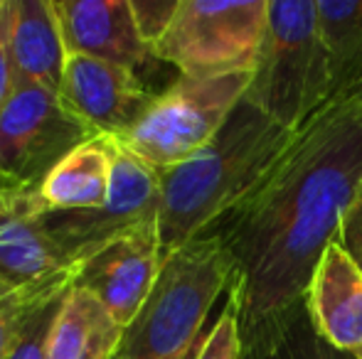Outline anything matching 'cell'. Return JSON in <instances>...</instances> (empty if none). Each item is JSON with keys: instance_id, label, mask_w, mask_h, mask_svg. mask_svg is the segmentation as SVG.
Returning a JSON list of instances; mask_svg holds the SVG:
<instances>
[{"instance_id": "1", "label": "cell", "mask_w": 362, "mask_h": 359, "mask_svg": "<svg viewBox=\"0 0 362 359\" xmlns=\"http://www.w3.org/2000/svg\"><path fill=\"white\" fill-rule=\"evenodd\" d=\"M360 192L362 77L291 130L257 185L205 231L232 264L227 298L237 305L244 350L305 303L315 264Z\"/></svg>"}, {"instance_id": "2", "label": "cell", "mask_w": 362, "mask_h": 359, "mask_svg": "<svg viewBox=\"0 0 362 359\" xmlns=\"http://www.w3.org/2000/svg\"><path fill=\"white\" fill-rule=\"evenodd\" d=\"M288 138L291 130L242 101L207 148L175 168L160 170L163 261L222 219L267 173Z\"/></svg>"}, {"instance_id": "3", "label": "cell", "mask_w": 362, "mask_h": 359, "mask_svg": "<svg viewBox=\"0 0 362 359\" xmlns=\"http://www.w3.org/2000/svg\"><path fill=\"white\" fill-rule=\"evenodd\" d=\"M229 281L232 264L217 236L200 234L173 251L144 310L126 327L116 359H190Z\"/></svg>"}, {"instance_id": "4", "label": "cell", "mask_w": 362, "mask_h": 359, "mask_svg": "<svg viewBox=\"0 0 362 359\" xmlns=\"http://www.w3.org/2000/svg\"><path fill=\"white\" fill-rule=\"evenodd\" d=\"M330 94L315 0H269L267 32L244 101L296 130Z\"/></svg>"}, {"instance_id": "5", "label": "cell", "mask_w": 362, "mask_h": 359, "mask_svg": "<svg viewBox=\"0 0 362 359\" xmlns=\"http://www.w3.org/2000/svg\"><path fill=\"white\" fill-rule=\"evenodd\" d=\"M249 84L252 72L175 79L119 140L156 170L175 168L212 143L244 101Z\"/></svg>"}, {"instance_id": "6", "label": "cell", "mask_w": 362, "mask_h": 359, "mask_svg": "<svg viewBox=\"0 0 362 359\" xmlns=\"http://www.w3.org/2000/svg\"><path fill=\"white\" fill-rule=\"evenodd\" d=\"M267 23L269 0H180L153 52L180 77L254 72Z\"/></svg>"}, {"instance_id": "7", "label": "cell", "mask_w": 362, "mask_h": 359, "mask_svg": "<svg viewBox=\"0 0 362 359\" xmlns=\"http://www.w3.org/2000/svg\"><path fill=\"white\" fill-rule=\"evenodd\" d=\"M96 135L57 91L18 87L0 116V190L35 192L59 160Z\"/></svg>"}, {"instance_id": "8", "label": "cell", "mask_w": 362, "mask_h": 359, "mask_svg": "<svg viewBox=\"0 0 362 359\" xmlns=\"http://www.w3.org/2000/svg\"><path fill=\"white\" fill-rule=\"evenodd\" d=\"M114 138V135H111ZM160 207V170L131 153L114 138V173L106 205L84 212H40L42 226L72 264L119 236L121 231L156 219Z\"/></svg>"}, {"instance_id": "9", "label": "cell", "mask_w": 362, "mask_h": 359, "mask_svg": "<svg viewBox=\"0 0 362 359\" xmlns=\"http://www.w3.org/2000/svg\"><path fill=\"white\" fill-rule=\"evenodd\" d=\"M160 269L163 249L156 217L121 231L84 256L76 264L74 286L99 298L126 330L144 310Z\"/></svg>"}, {"instance_id": "10", "label": "cell", "mask_w": 362, "mask_h": 359, "mask_svg": "<svg viewBox=\"0 0 362 359\" xmlns=\"http://www.w3.org/2000/svg\"><path fill=\"white\" fill-rule=\"evenodd\" d=\"M57 94L96 133L114 138L129 133L156 99L131 69L81 54H69Z\"/></svg>"}, {"instance_id": "11", "label": "cell", "mask_w": 362, "mask_h": 359, "mask_svg": "<svg viewBox=\"0 0 362 359\" xmlns=\"http://www.w3.org/2000/svg\"><path fill=\"white\" fill-rule=\"evenodd\" d=\"M54 13L69 54L119 64L139 77L158 62L129 0H54Z\"/></svg>"}, {"instance_id": "12", "label": "cell", "mask_w": 362, "mask_h": 359, "mask_svg": "<svg viewBox=\"0 0 362 359\" xmlns=\"http://www.w3.org/2000/svg\"><path fill=\"white\" fill-rule=\"evenodd\" d=\"M76 269L45 231L35 192L0 190V283L33 288Z\"/></svg>"}, {"instance_id": "13", "label": "cell", "mask_w": 362, "mask_h": 359, "mask_svg": "<svg viewBox=\"0 0 362 359\" xmlns=\"http://www.w3.org/2000/svg\"><path fill=\"white\" fill-rule=\"evenodd\" d=\"M305 310L315 330L333 347L350 355L362 350V269L333 239L305 291Z\"/></svg>"}, {"instance_id": "14", "label": "cell", "mask_w": 362, "mask_h": 359, "mask_svg": "<svg viewBox=\"0 0 362 359\" xmlns=\"http://www.w3.org/2000/svg\"><path fill=\"white\" fill-rule=\"evenodd\" d=\"M8 52L15 89L42 87L59 91L69 52L54 13V0H13Z\"/></svg>"}, {"instance_id": "15", "label": "cell", "mask_w": 362, "mask_h": 359, "mask_svg": "<svg viewBox=\"0 0 362 359\" xmlns=\"http://www.w3.org/2000/svg\"><path fill=\"white\" fill-rule=\"evenodd\" d=\"M114 173V138L96 135L81 143L35 190L40 212H84L106 205Z\"/></svg>"}, {"instance_id": "16", "label": "cell", "mask_w": 362, "mask_h": 359, "mask_svg": "<svg viewBox=\"0 0 362 359\" xmlns=\"http://www.w3.org/2000/svg\"><path fill=\"white\" fill-rule=\"evenodd\" d=\"M124 332L99 298L72 286L54 320L47 359H114Z\"/></svg>"}, {"instance_id": "17", "label": "cell", "mask_w": 362, "mask_h": 359, "mask_svg": "<svg viewBox=\"0 0 362 359\" xmlns=\"http://www.w3.org/2000/svg\"><path fill=\"white\" fill-rule=\"evenodd\" d=\"M330 91L362 77V0H315Z\"/></svg>"}, {"instance_id": "18", "label": "cell", "mask_w": 362, "mask_h": 359, "mask_svg": "<svg viewBox=\"0 0 362 359\" xmlns=\"http://www.w3.org/2000/svg\"><path fill=\"white\" fill-rule=\"evenodd\" d=\"M244 359H358L320 337L305 303L262 342L244 350Z\"/></svg>"}, {"instance_id": "19", "label": "cell", "mask_w": 362, "mask_h": 359, "mask_svg": "<svg viewBox=\"0 0 362 359\" xmlns=\"http://www.w3.org/2000/svg\"><path fill=\"white\" fill-rule=\"evenodd\" d=\"M76 273V271H74ZM74 273L52 286L28 312L18 327V335L13 340L8 359H47L49 337L57 320L59 310L64 305V298L74 286Z\"/></svg>"}, {"instance_id": "20", "label": "cell", "mask_w": 362, "mask_h": 359, "mask_svg": "<svg viewBox=\"0 0 362 359\" xmlns=\"http://www.w3.org/2000/svg\"><path fill=\"white\" fill-rule=\"evenodd\" d=\"M76 269L64 271L59 276H52L49 281L40 283V286L33 288H20V291H8L5 296H0V359H8L10 347H13V340L18 335V327L23 322L25 312L45 296L52 286H57L62 278L72 276Z\"/></svg>"}, {"instance_id": "21", "label": "cell", "mask_w": 362, "mask_h": 359, "mask_svg": "<svg viewBox=\"0 0 362 359\" xmlns=\"http://www.w3.org/2000/svg\"><path fill=\"white\" fill-rule=\"evenodd\" d=\"M190 359H244V340L239 327L237 305L227 298L222 315L210 330L202 335L200 345L195 347Z\"/></svg>"}, {"instance_id": "22", "label": "cell", "mask_w": 362, "mask_h": 359, "mask_svg": "<svg viewBox=\"0 0 362 359\" xmlns=\"http://www.w3.org/2000/svg\"><path fill=\"white\" fill-rule=\"evenodd\" d=\"M129 3H131V10H134L141 37H144L151 47H156V42L165 35V30L170 28L180 0H129Z\"/></svg>"}, {"instance_id": "23", "label": "cell", "mask_w": 362, "mask_h": 359, "mask_svg": "<svg viewBox=\"0 0 362 359\" xmlns=\"http://www.w3.org/2000/svg\"><path fill=\"white\" fill-rule=\"evenodd\" d=\"M10 23H13V0H3L0 5V116L15 94V74L8 52Z\"/></svg>"}, {"instance_id": "24", "label": "cell", "mask_w": 362, "mask_h": 359, "mask_svg": "<svg viewBox=\"0 0 362 359\" xmlns=\"http://www.w3.org/2000/svg\"><path fill=\"white\" fill-rule=\"evenodd\" d=\"M338 241L362 269V197H358L350 205V209L345 212L343 224H340L338 231Z\"/></svg>"}, {"instance_id": "25", "label": "cell", "mask_w": 362, "mask_h": 359, "mask_svg": "<svg viewBox=\"0 0 362 359\" xmlns=\"http://www.w3.org/2000/svg\"><path fill=\"white\" fill-rule=\"evenodd\" d=\"M8 291H10V288H5L3 283H0V296H5V293H8Z\"/></svg>"}, {"instance_id": "26", "label": "cell", "mask_w": 362, "mask_h": 359, "mask_svg": "<svg viewBox=\"0 0 362 359\" xmlns=\"http://www.w3.org/2000/svg\"><path fill=\"white\" fill-rule=\"evenodd\" d=\"M355 357H358V359H362V350L358 352V355H355Z\"/></svg>"}, {"instance_id": "27", "label": "cell", "mask_w": 362, "mask_h": 359, "mask_svg": "<svg viewBox=\"0 0 362 359\" xmlns=\"http://www.w3.org/2000/svg\"><path fill=\"white\" fill-rule=\"evenodd\" d=\"M0 5H3V0H0Z\"/></svg>"}, {"instance_id": "28", "label": "cell", "mask_w": 362, "mask_h": 359, "mask_svg": "<svg viewBox=\"0 0 362 359\" xmlns=\"http://www.w3.org/2000/svg\"><path fill=\"white\" fill-rule=\"evenodd\" d=\"M360 197H362V192H360Z\"/></svg>"}, {"instance_id": "29", "label": "cell", "mask_w": 362, "mask_h": 359, "mask_svg": "<svg viewBox=\"0 0 362 359\" xmlns=\"http://www.w3.org/2000/svg\"><path fill=\"white\" fill-rule=\"evenodd\" d=\"M114 359H116V357H114Z\"/></svg>"}]
</instances>
